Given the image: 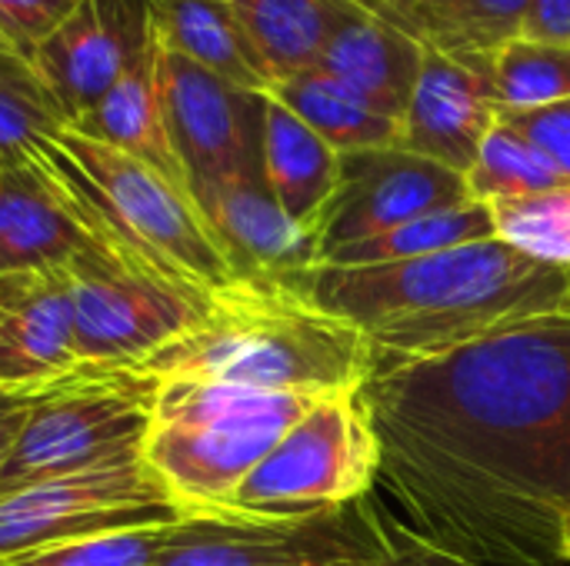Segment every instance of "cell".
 Instances as JSON below:
<instances>
[{"label":"cell","mask_w":570,"mask_h":566,"mask_svg":"<svg viewBox=\"0 0 570 566\" xmlns=\"http://www.w3.org/2000/svg\"><path fill=\"white\" fill-rule=\"evenodd\" d=\"M361 390L411 530L471 566H570V310L377 364Z\"/></svg>","instance_id":"6da1fadb"},{"label":"cell","mask_w":570,"mask_h":566,"mask_svg":"<svg viewBox=\"0 0 570 566\" xmlns=\"http://www.w3.org/2000/svg\"><path fill=\"white\" fill-rule=\"evenodd\" d=\"M304 294L354 324L377 367L448 354L521 320L564 314L570 274L491 237L404 264L317 267Z\"/></svg>","instance_id":"7a4b0ae2"},{"label":"cell","mask_w":570,"mask_h":566,"mask_svg":"<svg viewBox=\"0 0 570 566\" xmlns=\"http://www.w3.org/2000/svg\"><path fill=\"white\" fill-rule=\"evenodd\" d=\"M157 384L204 380L267 394H337L374 370L367 337L284 284L234 280L214 290L200 320L137 364Z\"/></svg>","instance_id":"3957f363"},{"label":"cell","mask_w":570,"mask_h":566,"mask_svg":"<svg viewBox=\"0 0 570 566\" xmlns=\"http://www.w3.org/2000/svg\"><path fill=\"white\" fill-rule=\"evenodd\" d=\"M40 160L97 244L204 294L234 284V270L187 187L70 127L40 147Z\"/></svg>","instance_id":"277c9868"},{"label":"cell","mask_w":570,"mask_h":566,"mask_svg":"<svg viewBox=\"0 0 570 566\" xmlns=\"http://www.w3.org/2000/svg\"><path fill=\"white\" fill-rule=\"evenodd\" d=\"M314 400L311 394L164 380L154 400L144 460L184 517L220 520L230 494Z\"/></svg>","instance_id":"5b68a950"},{"label":"cell","mask_w":570,"mask_h":566,"mask_svg":"<svg viewBox=\"0 0 570 566\" xmlns=\"http://www.w3.org/2000/svg\"><path fill=\"white\" fill-rule=\"evenodd\" d=\"M160 384L140 367L80 364L33 394L30 414L0 460V497L144 457Z\"/></svg>","instance_id":"8992f818"},{"label":"cell","mask_w":570,"mask_h":566,"mask_svg":"<svg viewBox=\"0 0 570 566\" xmlns=\"http://www.w3.org/2000/svg\"><path fill=\"white\" fill-rule=\"evenodd\" d=\"M381 444L361 387L317 397L230 494L227 524H297L371 497Z\"/></svg>","instance_id":"52a82bcc"},{"label":"cell","mask_w":570,"mask_h":566,"mask_svg":"<svg viewBox=\"0 0 570 566\" xmlns=\"http://www.w3.org/2000/svg\"><path fill=\"white\" fill-rule=\"evenodd\" d=\"M73 310L80 364L137 367L207 310L210 294L137 264L104 244H90L57 270Z\"/></svg>","instance_id":"ba28073f"},{"label":"cell","mask_w":570,"mask_h":566,"mask_svg":"<svg viewBox=\"0 0 570 566\" xmlns=\"http://www.w3.org/2000/svg\"><path fill=\"white\" fill-rule=\"evenodd\" d=\"M184 514L144 457L0 497V564L110 530L164 527Z\"/></svg>","instance_id":"9c48e42d"},{"label":"cell","mask_w":570,"mask_h":566,"mask_svg":"<svg viewBox=\"0 0 570 566\" xmlns=\"http://www.w3.org/2000/svg\"><path fill=\"white\" fill-rule=\"evenodd\" d=\"M384 507L371 497L297 524L184 517L154 566H384Z\"/></svg>","instance_id":"30bf717a"},{"label":"cell","mask_w":570,"mask_h":566,"mask_svg":"<svg viewBox=\"0 0 570 566\" xmlns=\"http://www.w3.org/2000/svg\"><path fill=\"white\" fill-rule=\"evenodd\" d=\"M160 97L187 187L230 180L261 167L264 100L160 47Z\"/></svg>","instance_id":"8fae6325"},{"label":"cell","mask_w":570,"mask_h":566,"mask_svg":"<svg viewBox=\"0 0 570 566\" xmlns=\"http://www.w3.org/2000/svg\"><path fill=\"white\" fill-rule=\"evenodd\" d=\"M461 173L404 147L341 153V183L321 220V260L397 224L468 203Z\"/></svg>","instance_id":"7c38bea8"},{"label":"cell","mask_w":570,"mask_h":566,"mask_svg":"<svg viewBox=\"0 0 570 566\" xmlns=\"http://www.w3.org/2000/svg\"><path fill=\"white\" fill-rule=\"evenodd\" d=\"M154 43L147 0H80L37 47L33 67L70 127Z\"/></svg>","instance_id":"4fadbf2b"},{"label":"cell","mask_w":570,"mask_h":566,"mask_svg":"<svg viewBox=\"0 0 570 566\" xmlns=\"http://www.w3.org/2000/svg\"><path fill=\"white\" fill-rule=\"evenodd\" d=\"M190 197L220 244L234 280L304 290L307 277L321 267V237L281 210L264 170L190 187Z\"/></svg>","instance_id":"5bb4252c"},{"label":"cell","mask_w":570,"mask_h":566,"mask_svg":"<svg viewBox=\"0 0 570 566\" xmlns=\"http://www.w3.org/2000/svg\"><path fill=\"white\" fill-rule=\"evenodd\" d=\"M498 123L488 63H468L424 47L417 87L401 120V147L454 173H468Z\"/></svg>","instance_id":"9a60e30c"},{"label":"cell","mask_w":570,"mask_h":566,"mask_svg":"<svg viewBox=\"0 0 570 566\" xmlns=\"http://www.w3.org/2000/svg\"><path fill=\"white\" fill-rule=\"evenodd\" d=\"M94 244L40 153L0 170V277H40Z\"/></svg>","instance_id":"2e32d148"},{"label":"cell","mask_w":570,"mask_h":566,"mask_svg":"<svg viewBox=\"0 0 570 566\" xmlns=\"http://www.w3.org/2000/svg\"><path fill=\"white\" fill-rule=\"evenodd\" d=\"M421 63L424 43L401 23L377 13L367 0H354L344 10L317 57L324 73L391 120H404Z\"/></svg>","instance_id":"e0dca14e"},{"label":"cell","mask_w":570,"mask_h":566,"mask_svg":"<svg viewBox=\"0 0 570 566\" xmlns=\"http://www.w3.org/2000/svg\"><path fill=\"white\" fill-rule=\"evenodd\" d=\"M80 367L63 277H33L0 307V394H37Z\"/></svg>","instance_id":"ac0fdd59"},{"label":"cell","mask_w":570,"mask_h":566,"mask_svg":"<svg viewBox=\"0 0 570 566\" xmlns=\"http://www.w3.org/2000/svg\"><path fill=\"white\" fill-rule=\"evenodd\" d=\"M73 133L114 147L167 180L187 187V173L170 143L164 97H160V43H154L87 113L70 123ZM190 190V187H187Z\"/></svg>","instance_id":"d6986e66"},{"label":"cell","mask_w":570,"mask_h":566,"mask_svg":"<svg viewBox=\"0 0 570 566\" xmlns=\"http://www.w3.org/2000/svg\"><path fill=\"white\" fill-rule=\"evenodd\" d=\"M261 167L281 210L321 237V220L341 183V153L271 93L264 100Z\"/></svg>","instance_id":"ffe728a7"},{"label":"cell","mask_w":570,"mask_h":566,"mask_svg":"<svg viewBox=\"0 0 570 566\" xmlns=\"http://www.w3.org/2000/svg\"><path fill=\"white\" fill-rule=\"evenodd\" d=\"M157 43L227 83L271 93L274 80L227 0H147Z\"/></svg>","instance_id":"44dd1931"},{"label":"cell","mask_w":570,"mask_h":566,"mask_svg":"<svg viewBox=\"0 0 570 566\" xmlns=\"http://www.w3.org/2000/svg\"><path fill=\"white\" fill-rule=\"evenodd\" d=\"M371 7L424 47L468 63H488L498 47L521 33L528 0H374Z\"/></svg>","instance_id":"7402d4cb"},{"label":"cell","mask_w":570,"mask_h":566,"mask_svg":"<svg viewBox=\"0 0 570 566\" xmlns=\"http://www.w3.org/2000/svg\"><path fill=\"white\" fill-rule=\"evenodd\" d=\"M271 97L281 100L294 117H301L337 153L401 147V120L377 113L321 67H307L277 80L271 87Z\"/></svg>","instance_id":"603a6c76"},{"label":"cell","mask_w":570,"mask_h":566,"mask_svg":"<svg viewBox=\"0 0 570 566\" xmlns=\"http://www.w3.org/2000/svg\"><path fill=\"white\" fill-rule=\"evenodd\" d=\"M271 80L317 67V57L354 0H227Z\"/></svg>","instance_id":"cb8c5ba5"},{"label":"cell","mask_w":570,"mask_h":566,"mask_svg":"<svg viewBox=\"0 0 570 566\" xmlns=\"http://www.w3.org/2000/svg\"><path fill=\"white\" fill-rule=\"evenodd\" d=\"M491 214L484 203H461L448 207L438 214H424L417 220L397 224L371 240L341 247L321 260V267H377V264H404V260H421L441 250H454L464 244L491 240Z\"/></svg>","instance_id":"d4e9b609"},{"label":"cell","mask_w":570,"mask_h":566,"mask_svg":"<svg viewBox=\"0 0 570 566\" xmlns=\"http://www.w3.org/2000/svg\"><path fill=\"white\" fill-rule=\"evenodd\" d=\"M63 127L67 117L33 60L17 50H0V170L33 160Z\"/></svg>","instance_id":"484cf974"},{"label":"cell","mask_w":570,"mask_h":566,"mask_svg":"<svg viewBox=\"0 0 570 566\" xmlns=\"http://www.w3.org/2000/svg\"><path fill=\"white\" fill-rule=\"evenodd\" d=\"M488 80L498 113H518L568 100L570 47L514 37L488 57Z\"/></svg>","instance_id":"4316f807"},{"label":"cell","mask_w":570,"mask_h":566,"mask_svg":"<svg viewBox=\"0 0 570 566\" xmlns=\"http://www.w3.org/2000/svg\"><path fill=\"white\" fill-rule=\"evenodd\" d=\"M484 207L491 214L494 240L570 274V183L528 197L491 200Z\"/></svg>","instance_id":"83f0119b"},{"label":"cell","mask_w":570,"mask_h":566,"mask_svg":"<svg viewBox=\"0 0 570 566\" xmlns=\"http://www.w3.org/2000/svg\"><path fill=\"white\" fill-rule=\"evenodd\" d=\"M464 183L474 203H491V200L541 193L568 180L554 170V163L531 140H524L504 120H498L494 130L481 143L478 160L464 173Z\"/></svg>","instance_id":"f1b7e54d"},{"label":"cell","mask_w":570,"mask_h":566,"mask_svg":"<svg viewBox=\"0 0 570 566\" xmlns=\"http://www.w3.org/2000/svg\"><path fill=\"white\" fill-rule=\"evenodd\" d=\"M164 527H130V530H110L87 540H70L60 547H47L0 566H154L167 530Z\"/></svg>","instance_id":"f546056e"},{"label":"cell","mask_w":570,"mask_h":566,"mask_svg":"<svg viewBox=\"0 0 570 566\" xmlns=\"http://www.w3.org/2000/svg\"><path fill=\"white\" fill-rule=\"evenodd\" d=\"M80 0H0V33L10 50L33 60L37 47L67 20Z\"/></svg>","instance_id":"4dcf8cb0"},{"label":"cell","mask_w":570,"mask_h":566,"mask_svg":"<svg viewBox=\"0 0 570 566\" xmlns=\"http://www.w3.org/2000/svg\"><path fill=\"white\" fill-rule=\"evenodd\" d=\"M498 120L514 127L524 140H531L570 183V97L534 110L498 113Z\"/></svg>","instance_id":"1f68e13d"},{"label":"cell","mask_w":570,"mask_h":566,"mask_svg":"<svg viewBox=\"0 0 570 566\" xmlns=\"http://www.w3.org/2000/svg\"><path fill=\"white\" fill-rule=\"evenodd\" d=\"M384 534H387V554L384 566H471L468 560L434 547L417 530H411L401 517L384 510Z\"/></svg>","instance_id":"d6a6232c"},{"label":"cell","mask_w":570,"mask_h":566,"mask_svg":"<svg viewBox=\"0 0 570 566\" xmlns=\"http://www.w3.org/2000/svg\"><path fill=\"white\" fill-rule=\"evenodd\" d=\"M518 37L570 47V0H528Z\"/></svg>","instance_id":"836d02e7"},{"label":"cell","mask_w":570,"mask_h":566,"mask_svg":"<svg viewBox=\"0 0 570 566\" xmlns=\"http://www.w3.org/2000/svg\"><path fill=\"white\" fill-rule=\"evenodd\" d=\"M33 394H0V460L10 450L13 437L20 434L27 414H30Z\"/></svg>","instance_id":"e575fe53"},{"label":"cell","mask_w":570,"mask_h":566,"mask_svg":"<svg viewBox=\"0 0 570 566\" xmlns=\"http://www.w3.org/2000/svg\"><path fill=\"white\" fill-rule=\"evenodd\" d=\"M40 277H43V274H40ZM30 280H33V277H0V307H7Z\"/></svg>","instance_id":"d590c367"},{"label":"cell","mask_w":570,"mask_h":566,"mask_svg":"<svg viewBox=\"0 0 570 566\" xmlns=\"http://www.w3.org/2000/svg\"><path fill=\"white\" fill-rule=\"evenodd\" d=\"M0 50H10V47H7V40H3V33H0Z\"/></svg>","instance_id":"8d00e7d4"},{"label":"cell","mask_w":570,"mask_h":566,"mask_svg":"<svg viewBox=\"0 0 570 566\" xmlns=\"http://www.w3.org/2000/svg\"><path fill=\"white\" fill-rule=\"evenodd\" d=\"M568 564H570V527H568Z\"/></svg>","instance_id":"74e56055"}]
</instances>
